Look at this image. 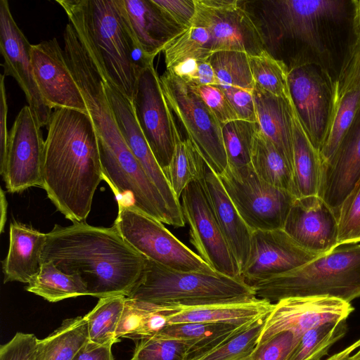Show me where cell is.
<instances>
[{"label": "cell", "instance_id": "obj_1", "mask_svg": "<svg viewBox=\"0 0 360 360\" xmlns=\"http://www.w3.org/2000/svg\"><path fill=\"white\" fill-rule=\"evenodd\" d=\"M42 187L57 210L73 223L84 221L103 180L98 136L88 113L55 108L44 141Z\"/></svg>", "mask_w": 360, "mask_h": 360}, {"label": "cell", "instance_id": "obj_2", "mask_svg": "<svg viewBox=\"0 0 360 360\" xmlns=\"http://www.w3.org/2000/svg\"><path fill=\"white\" fill-rule=\"evenodd\" d=\"M43 262H52L68 274H76L98 298L129 294L139 280L146 258L131 247L113 226L76 222L55 224L46 233Z\"/></svg>", "mask_w": 360, "mask_h": 360}, {"label": "cell", "instance_id": "obj_3", "mask_svg": "<svg viewBox=\"0 0 360 360\" xmlns=\"http://www.w3.org/2000/svg\"><path fill=\"white\" fill-rule=\"evenodd\" d=\"M69 22L88 39L105 75L133 101L139 74L153 64L138 44L120 0H57Z\"/></svg>", "mask_w": 360, "mask_h": 360}, {"label": "cell", "instance_id": "obj_4", "mask_svg": "<svg viewBox=\"0 0 360 360\" xmlns=\"http://www.w3.org/2000/svg\"><path fill=\"white\" fill-rule=\"evenodd\" d=\"M127 299L178 309L248 300L256 297L242 278L217 272L180 271L146 258L143 273Z\"/></svg>", "mask_w": 360, "mask_h": 360}, {"label": "cell", "instance_id": "obj_5", "mask_svg": "<svg viewBox=\"0 0 360 360\" xmlns=\"http://www.w3.org/2000/svg\"><path fill=\"white\" fill-rule=\"evenodd\" d=\"M271 302L292 297L329 296L350 302L360 297V243L342 244L327 254L252 285Z\"/></svg>", "mask_w": 360, "mask_h": 360}, {"label": "cell", "instance_id": "obj_6", "mask_svg": "<svg viewBox=\"0 0 360 360\" xmlns=\"http://www.w3.org/2000/svg\"><path fill=\"white\" fill-rule=\"evenodd\" d=\"M258 3L259 18H253L268 52L282 41L292 40L316 53H323L324 27L342 19L346 11V2L339 0H273Z\"/></svg>", "mask_w": 360, "mask_h": 360}, {"label": "cell", "instance_id": "obj_7", "mask_svg": "<svg viewBox=\"0 0 360 360\" xmlns=\"http://www.w3.org/2000/svg\"><path fill=\"white\" fill-rule=\"evenodd\" d=\"M167 103L206 164L218 176L228 167L222 126L198 94L172 72L160 77Z\"/></svg>", "mask_w": 360, "mask_h": 360}, {"label": "cell", "instance_id": "obj_8", "mask_svg": "<svg viewBox=\"0 0 360 360\" xmlns=\"http://www.w3.org/2000/svg\"><path fill=\"white\" fill-rule=\"evenodd\" d=\"M117 204L118 213L113 226L124 240L143 257L176 271L216 272L161 221L134 207Z\"/></svg>", "mask_w": 360, "mask_h": 360}, {"label": "cell", "instance_id": "obj_9", "mask_svg": "<svg viewBox=\"0 0 360 360\" xmlns=\"http://www.w3.org/2000/svg\"><path fill=\"white\" fill-rule=\"evenodd\" d=\"M218 177L246 224L252 230L283 229L296 197L262 179L250 165H228Z\"/></svg>", "mask_w": 360, "mask_h": 360}, {"label": "cell", "instance_id": "obj_10", "mask_svg": "<svg viewBox=\"0 0 360 360\" xmlns=\"http://www.w3.org/2000/svg\"><path fill=\"white\" fill-rule=\"evenodd\" d=\"M191 25L210 34L212 52L233 51L249 56L265 49L261 31L245 2L238 0H194Z\"/></svg>", "mask_w": 360, "mask_h": 360}, {"label": "cell", "instance_id": "obj_11", "mask_svg": "<svg viewBox=\"0 0 360 360\" xmlns=\"http://www.w3.org/2000/svg\"><path fill=\"white\" fill-rule=\"evenodd\" d=\"M132 103L143 134L165 173L176 143L183 139L154 64L139 74Z\"/></svg>", "mask_w": 360, "mask_h": 360}, {"label": "cell", "instance_id": "obj_12", "mask_svg": "<svg viewBox=\"0 0 360 360\" xmlns=\"http://www.w3.org/2000/svg\"><path fill=\"white\" fill-rule=\"evenodd\" d=\"M181 207L190 227V242L199 257L217 273L241 278L236 260L221 232L201 179L181 193Z\"/></svg>", "mask_w": 360, "mask_h": 360}, {"label": "cell", "instance_id": "obj_13", "mask_svg": "<svg viewBox=\"0 0 360 360\" xmlns=\"http://www.w3.org/2000/svg\"><path fill=\"white\" fill-rule=\"evenodd\" d=\"M354 307L350 302L329 296L292 297L274 304L257 341L259 345L282 332L300 338L319 326L347 320Z\"/></svg>", "mask_w": 360, "mask_h": 360}, {"label": "cell", "instance_id": "obj_14", "mask_svg": "<svg viewBox=\"0 0 360 360\" xmlns=\"http://www.w3.org/2000/svg\"><path fill=\"white\" fill-rule=\"evenodd\" d=\"M37 117L29 105L19 112L9 131L4 176L7 191L18 193L42 187L44 141Z\"/></svg>", "mask_w": 360, "mask_h": 360}, {"label": "cell", "instance_id": "obj_15", "mask_svg": "<svg viewBox=\"0 0 360 360\" xmlns=\"http://www.w3.org/2000/svg\"><path fill=\"white\" fill-rule=\"evenodd\" d=\"M104 86L122 134L143 170L162 196L172 217L174 227L185 226L180 201L154 156L139 124L132 101L107 78L102 66Z\"/></svg>", "mask_w": 360, "mask_h": 360}, {"label": "cell", "instance_id": "obj_16", "mask_svg": "<svg viewBox=\"0 0 360 360\" xmlns=\"http://www.w3.org/2000/svg\"><path fill=\"white\" fill-rule=\"evenodd\" d=\"M32 45L15 22L8 2L1 0L0 51L4 75L16 80L40 125L47 127L53 110L45 103L34 79Z\"/></svg>", "mask_w": 360, "mask_h": 360}, {"label": "cell", "instance_id": "obj_17", "mask_svg": "<svg viewBox=\"0 0 360 360\" xmlns=\"http://www.w3.org/2000/svg\"><path fill=\"white\" fill-rule=\"evenodd\" d=\"M34 79L46 104L88 113L82 94L68 65L64 50L56 38L32 45Z\"/></svg>", "mask_w": 360, "mask_h": 360}, {"label": "cell", "instance_id": "obj_18", "mask_svg": "<svg viewBox=\"0 0 360 360\" xmlns=\"http://www.w3.org/2000/svg\"><path fill=\"white\" fill-rule=\"evenodd\" d=\"M300 246L283 229L252 231L250 252L241 278L251 286L318 257Z\"/></svg>", "mask_w": 360, "mask_h": 360}, {"label": "cell", "instance_id": "obj_19", "mask_svg": "<svg viewBox=\"0 0 360 360\" xmlns=\"http://www.w3.org/2000/svg\"><path fill=\"white\" fill-rule=\"evenodd\" d=\"M283 229L300 246L317 255L338 246V217L318 195L296 198Z\"/></svg>", "mask_w": 360, "mask_h": 360}, {"label": "cell", "instance_id": "obj_20", "mask_svg": "<svg viewBox=\"0 0 360 360\" xmlns=\"http://www.w3.org/2000/svg\"><path fill=\"white\" fill-rule=\"evenodd\" d=\"M288 84L297 115L314 146L320 150L326 128L331 89L317 69L308 64L289 68Z\"/></svg>", "mask_w": 360, "mask_h": 360}, {"label": "cell", "instance_id": "obj_21", "mask_svg": "<svg viewBox=\"0 0 360 360\" xmlns=\"http://www.w3.org/2000/svg\"><path fill=\"white\" fill-rule=\"evenodd\" d=\"M360 178V110L338 150L322 165L318 195L338 217L341 204Z\"/></svg>", "mask_w": 360, "mask_h": 360}, {"label": "cell", "instance_id": "obj_22", "mask_svg": "<svg viewBox=\"0 0 360 360\" xmlns=\"http://www.w3.org/2000/svg\"><path fill=\"white\" fill-rule=\"evenodd\" d=\"M201 181L221 232L236 260L241 276L248 259L253 231L243 219L218 176L206 162Z\"/></svg>", "mask_w": 360, "mask_h": 360}, {"label": "cell", "instance_id": "obj_23", "mask_svg": "<svg viewBox=\"0 0 360 360\" xmlns=\"http://www.w3.org/2000/svg\"><path fill=\"white\" fill-rule=\"evenodd\" d=\"M120 2L138 44L153 58L162 52L173 37L185 30L171 20L153 0Z\"/></svg>", "mask_w": 360, "mask_h": 360}, {"label": "cell", "instance_id": "obj_24", "mask_svg": "<svg viewBox=\"0 0 360 360\" xmlns=\"http://www.w3.org/2000/svg\"><path fill=\"white\" fill-rule=\"evenodd\" d=\"M46 233L30 225L14 221L9 229V247L2 261L4 283L28 284L39 272Z\"/></svg>", "mask_w": 360, "mask_h": 360}, {"label": "cell", "instance_id": "obj_25", "mask_svg": "<svg viewBox=\"0 0 360 360\" xmlns=\"http://www.w3.org/2000/svg\"><path fill=\"white\" fill-rule=\"evenodd\" d=\"M273 306L269 300L255 297L238 302L178 308L168 314V325L203 322L243 326L266 316Z\"/></svg>", "mask_w": 360, "mask_h": 360}, {"label": "cell", "instance_id": "obj_26", "mask_svg": "<svg viewBox=\"0 0 360 360\" xmlns=\"http://www.w3.org/2000/svg\"><path fill=\"white\" fill-rule=\"evenodd\" d=\"M252 95L261 131L274 144L292 170V98L286 100L276 96L257 84Z\"/></svg>", "mask_w": 360, "mask_h": 360}, {"label": "cell", "instance_id": "obj_27", "mask_svg": "<svg viewBox=\"0 0 360 360\" xmlns=\"http://www.w3.org/2000/svg\"><path fill=\"white\" fill-rule=\"evenodd\" d=\"M292 135V174L297 198L319 194L322 161L311 141L292 101L290 102Z\"/></svg>", "mask_w": 360, "mask_h": 360}, {"label": "cell", "instance_id": "obj_28", "mask_svg": "<svg viewBox=\"0 0 360 360\" xmlns=\"http://www.w3.org/2000/svg\"><path fill=\"white\" fill-rule=\"evenodd\" d=\"M250 323L243 326L203 322L169 324L157 335L185 340L186 360H195L225 343Z\"/></svg>", "mask_w": 360, "mask_h": 360}, {"label": "cell", "instance_id": "obj_29", "mask_svg": "<svg viewBox=\"0 0 360 360\" xmlns=\"http://www.w3.org/2000/svg\"><path fill=\"white\" fill-rule=\"evenodd\" d=\"M250 165L268 184L290 192L297 198L292 170L274 144L258 127L253 139Z\"/></svg>", "mask_w": 360, "mask_h": 360}, {"label": "cell", "instance_id": "obj_30", "mask_svg": "<svg viewBox=\"0 0 360 360\" xmlns=\"http://www.w3.org/2000/svg\"><path fill=\"white\" fill-rule=\"evenodd\" d=\"M89 342L84 316L65 319L51 335L38 340L36 360H75Z\"/></svg>", "mask_w": 360, "mask_h": 360}, {"label": "cell", "instance_id": "obj_31", "mask_svg": "<svg viewBox=\"0 0 360 360\" xmlns=\"http://www.w3.org/2000/svg\"><path fill=\"white\" fill-rule=\"evenodd\" d=\"M359 110L360 90L349 92L340 98L331 96L326 128L319 150L322 165L333 156Z\"/></svg>", "mask_w": 360, "mask_h": 360}, {"label": "cell", "instance_id": "obj_32", "mask_svg": "<svg viewBox=\"0 0 360 360\" xmlns=\"http://www.w3.org/2000/svg\"><path fill=\"white\" fill-rule=\"evenodd\" d=\"M25 289L51 302L89 295L87 287L79 276L63 272L52 262L42 263L39 272Z\"/></svg>", "mask_w": 360, "mask_h": 360}, {"label": "cell", "instance_id": "obj_33", "mask_svg": "<svg viewBox=\"0 0 360 360\" xmlns=\"http://www.w3.org/2000/svg\"><path fill=\"white\" fill-rule=\"evenodd\" d=\"M162 53L166 70L187 59L207 60L213 53L210 34L204 27L191 25L173 37Z\"/></svg>", "mask_w": 360, "mask_h": 360}, {"label": "cell", "instance_id": "obj_34", "mask_svg": "<svg viewBox=\"0 0 360 360\" xmlns=\"http://www.w3.org/2000/svg\"><path fill=\"white\" fill-rule=\"evenodd\" d=\"M124 295L100 298L94 309L84 317L87 321L89 342L103 345L118 340L116 332L124 305Z\"/></svg>", "mask_w": 360, "mask_h": 360}, {"label": "cell", "instance_id": "obj_35", "mask_svg": "<svg viewBox=\"0 0 360 360\" xmlns=\"http://www.w3.org/2000/svg\"><path fill=\"white\" fill-rule=\"evenodd\" d=\"M205 164V160L188 139L176 143L165 174L179 200L190 183L202 179Z\"/></svg>", "mask_w": 360, "mask_h": 360}, {"label": "cell", "instance_id": "obj_36", "mask_svg": "<svg viewBox=\"0 0 360 360\" xmlns=\"http://www.w3.org/2000/svg\"><path fill=\"white\" fill-rule=\"evenodd\" d=\"M347 330L346 320L312 328L300 338L285 360H321Z\"/></svg>", "mask_w": 360, "mask_h": 360}, {"label": "cell", "instance_id": "obj_37", "mask_svg": "<svg viewBox=\"0 0 360 360\" xmlns=\"http://www.w3.org/2000/svg\"><path fill=\"white\" fill-rule=\"evenodd\" d=\"M249 63L255 84L276 96L290 100L288 84L289 68L282 60L266 50L249 56Z\"/></svg>", "mask_w": 360, "mask_h": 360}, {"label": "cell", "instance_id": "obj_38", "mask_svg": "<svg viewBox=\"0 0 360 360\" xmlns=\"http://www.w3.org/2000/svg\"><path fill=\"white\" fill-rule=\"evenodd\" d=\"M209 61L220 87H237L253 91L255 83L248 55L245 52L224 51L213 53Z\"/></svg>", "mask_w": 360, "mask_h": 360}, {"label": "cell", "instance_id": "obj_39", "mask_svg": "<svg viewBox=\"0 0 360 360\" xmlns=\"http://www.w3.org/2000/svg\"><path fill=\"white\" fill-rule=\"evenodd\" d=\"M257 122L236 120L222 125L228 165L240 167L250 165L251 151Z\"/></svg>", "mask_w": 360, "mask_h": 360}, {"label": "cell", "instance_id": "obj_40", "mask_svg": "<svg viewBox=\"0 0 360 360\" xmlns=\"http://www.w3.org/2000/svg\"><path fill=\"white\" fill-rule=\"evenodd\" d=\"M266 317L250 323L225 343L195 360H241L251 354L257 345Z\"/></svg>", "mask_w": 360, "mask_h": 360}, {"label": "cell", "instance_id": "obj_41", "mask_svg": "<svg viewBox=\"0 0 360 360\" xmlns=\"http://www.w3.org/2000/svg\"><path fill=\"white\" fill-rule=\"evenodd\" d=\"M185 340L162 336L139 340L130 360H186Z\"/></svg>", "mask_w": 360, "mask_h": 360}, {"label": "cell", "instance_id": "obj_42", "mask_svg": "<svg viewBox=\"0 0 360 360\" xmlns=\"http://www.w3.org/2000/svg\"><path fill=\"white\" fill-rule=\"evenodd\" d=\"M338 225V246L360 243V178L341 204Z\"/></svg>", "mask_w": 360, "mask_h": 360}, {"label": "cell", "instance_id": "obj_43", "mask_svg": "<svg viewBox=\"0 0 360 360\" xmlns=\"http://www.w3.org/2000/svg\"><path fill=\"white\" fill-rule=\"evenodd\" d=\"M360 90V44L354 42L349 49L338 79L332 84L331 96L340 98Z\"/></svg>", "mask_w": 360, "mask_h": 360}, {"label": "cell", "instance_id": "obj_44", "mask_svg": "<svg viewBox=\"0 0 360 360\" xmlns=\"http://www.w3.org/2000/svg\"><path fill=\"white\" fill-rule=\"evenodd\" d=\"M191 87L214 114L221 126L238 120L228 98L219 86L205 85Z\"/></svg>", "mask_w": 360, "mask_h": 360}, {"label": "cell", "instance_id": "obj_45", "mask_svg": "<svg viewBox=\"0 0 360 360\" xmlns=\"http://www.w3.org/2000/svg\"><path fill=\"white\" fill-rule=\"evenodd\" d=\"M300 339L291 332L280 333L257 345L252 360H285Z\"/></svg>", "mask_w": 360, "mask_h": 360}, {"label": "cell", "instance_id": "obj_46", "mask_svg": "<svg viewBox=\"0 0 360 360\" xmlns=\"http://www.w3.org/2000/svg\"><path fill=\"white\" fill-rule=\"evenodd\" d=\"M39 339L31 333H17L0 347V360H36Z\"/></svg>", "mask_w": 360, "mask_h": 360}, {"label": "cell", "instance_id": "obj_47", "mask_svg": "<svg viewBox=\"0 0 360 360\" xmlns=\"http://www.w3.org/2000/svg\"><path fill=\"white\" fill-rule=\"evenodd\" d=\"M220 88L236 111L238 120L258 123L252 91L231 86Z\"/></svg>", "mask_w": 360, "mask_h": 360}, {"label": "cell", "instance_id": "obj_48", "mask_svg": "<svg viewBox=\"0 0 360 360\" xmlns=\"http://www.w3.org/2000/svg\"><path fill=\"white\" fill-rule=\"evenodd\" d=\"M174 22L186 29L191 25L195 13L194 0H153Z\"/></svg>", "mask_w": 360, "mask_h": 360}, {"label": "cell", "instance_id": "obj_49", "mask_svg": "<svg viewBox=\"0 0 360 360\" xmlns=\"http://www.w3.org/2000/svg\"><path fill=\"white\" fill-rule=\"evenodd\" d=\"M5 75L0 76V173L3 177L6 170L9 132L7 130L8 104L5 86Z\"/></svg>", "mask_w": 360, "mask_h": 360}, {"label": "cell", "instance_id": "obj_50", "mask_svg": "<svg viewBox=\"0 0 360 360\" xmlns=\"http://www.w3.org/2000/svg\"><path fill=\"white\" fill-rule=\"evenodd\" d=\"M112 345H96L89 342L75 360H114Z\"/></svg>", "mask_w": 360, "mask_h": 360}, {"label": "cell", "instance_id": "obj_51", "mask_svg": "<svg viewBox=\"0 0 360 360\" xmlns=\"http://www.w3.org/2000/svg\"><path fill=\"white\" fill-rule=\"evenodd\" d=\"M205 85L219 86V82L209 60L199 62L198 74L191 86Z\"/></svg>", "mask_w": 360, "mask_h": 360}, {"label": "cell", "instance_id": "obj_52", "mask_svg": "<svg viewBox=\"0 0 360 360\" xmlns=\"http://www.w3.org/2000/svg\"><path fill=\"white\" fill-rule=\"evenodd\" d=\"M354 8L353 29L356 42L360 44V1H352Z\"/></svg>", "mask_w": 360, "mask_h": 360}, {"label": "cell", "instance_id": "obj_53", "mask_svg": "<svg viewBox=\"0 0 360 360\" xmlns=\"http://www.w3.org/2000/svg\"><path fill=\"white\" fill-rule=\"evenodd\" d=\"M343 360H360V347L354 354L347 356Z\"/></svg>", "mask_w": 360, "mask_h": 360}, {"label": "cell", "instance_id": "obj_54", "mask_svg": "<svg viewBox=\"0 0 360 360\" xmlns=\"http://www.w3.org/2000/svg\"><path fill=\"white\" fill-rule=\"evenodd\" d=\"M252 354L248 355V356L242 359L241 360H252Z\"/></svg>", "mask_w": 360, "mask_h": 360}]
</instances>
